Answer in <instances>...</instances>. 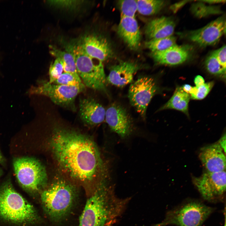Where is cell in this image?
Wrapping results in <instances>:
<instances>
[{"label":"cell","instance_id":"484cf974","mask_svg":"<svg viewBox=\"0 0 226 226\" xmlns=\"http://www.w3.org/2000/svg\"><path fill=\"white\" fill-rule=\"evenodd\" d=\"M214 85L213 81L205 83L198 86L192 87L189 93L190 98L193 100L204 99L209 93Z\"/></svg>","mask_w":226,"mask_h":226},{"label":"cell","instance_id":"d6986e66","mask_svg":"<svg viewBox=\"0 0 226 226\" xmlns=\"http://www.w3.org/2000/svg\"><path fill=\"white\" fill-rule=\"evenodd\" d=\"M175 26V22L172 19L162 16L149 22L146 26L145 33L150 40L165 38L173 35Z\"/></svg>","mask_w":226,"mask_h":226},{"label":"cell","instance_id":"2e32d148","mask_svg":"<svg viewBox=\"0 0 226 226\" xmlns=\"http://www.w3.org/2000/svg\"><path fill=\"white\" fill-rule=\"evenodd\" d=\"M105 111L103 106L92 98L79 100L80 117L86 125L94 126L102 122L105 119Z\"/></svg>","mask_w":226,"mask_h":226},{"label":"cell","instance_id":"603a6c76","mask_svg":"<svg viewBox=\"0 0 226 226\" xmlns=\"http://www.w3.org/2000/svg\"><path fill=\"white\" fill-rule=\"evenodd\" d=\"M176 37L172 35L163 38L150 40L145 43L146 47L152 52L163 51L176 44Z\"/></svg>","mask_w":226,"mask_h":226},{"label":"cell","instance_id":"6da1fadb","mask_svg":"<svg viewBox=\"0 0 226 226\" xmlns=\"http://www.w3.org/2000/svg\"><path fill=\"white\" fill-rule=\"evenodd\" d=\"M50 144L58 164L71 177L82 182L92 183L96 188L107 183L108 167L90 138L74 131L57 127Z\"/></svg>","mask_w":226,"mask_h":226},{"label":"cell","instance_id":"1f68e13d","mask_svg":"<svg viewBox=\"0 0 226 226\" xmlns=\"http://www.w3.org/2000/svg\"><path fill=\"white\" fill-rule=\"evenodd\" d=\"M189 1H183L176 3L172 5L170 8V9L174 12H176L180 8L186 4Z\"/></svg>","mask_w":226,"mask_h":226},{"label":"cell","instance_id":"ba28073f","mask_svg":"<svg viewBox=\"0 0 226 226\" xmlns=\"http://www.w3.org/2000/svg\"><path fill=\"white\" fill-rule=\"evenodd\" d=\"M85 87L67 86L42 82L36 86H32L28 91L30 95H43L49 98L55 104L75 110V100Z\"/></svg>","mask_w":226,"mask_h":226},{"label":"cell","instance_id":"f546056e","mask_svg":"<svg viewBox=\"0 0 226 226\" xmlns=\"http://www.w3.org/2000/svg\"><path fill=\"white\" fill-rule=\"evenodd\" d=\"M80 0H50L48 3L51 6L59 8L68 9H76L83 3Z\"/></svg>","mask_w":226,"mask_h":226},{"label":"cell","instance_id":"d590c367","mask_svg":"<svg viewBox=\"0 0 226 226\" xmlns=\"http://www.w3.org/2000/svg\"><path fill=\"white\" fill-rule=\"evenodd\" d=\"M201 2L204 3H223L225 1L224 0H206V1H201Z\"/></svg>","mask_w":226,"mask_h":226},{"label":"cell","instance_id":"4dcf8cb0","mask_svg":"<svg viewBox=\"0 0 226 226\" xmlns=\"http://www.w3.org/2000/svg\"><path fill=\"white\" fill-rule=\"evenodd\" d=\"M226 46L223 45L213 52L222 66L226 69Z\"/></svg>","mask_w":226,"mask_h":226},{"label":"cell","instance_id":"8992f818","mask_svg":"<svg viewBox=\"0 0 226 226\" xmlns=\"http://www.w3.org/2000/svg\"><path fill=\"white\" fill-rule=\"evenodd\" d=\"M77 73L83 84L93 89L106 92V78L102 62L90 56L79 44L70 46Z\"/></svg>","mask_w":226,"mask_h":226},{"label":"cell","instance_id":"5b68a950","mask_svg":"<svg viewBox=\"0 0 226 226\" xmlns=\"http://www.w3.org/2000/svg\"><path fill=\"white\" fill-rule=\"evenodd\" d=\"M13 164L17 181L27 193L35 196L44 189L47 175L44 167L37 159L30 157L17 158L14 159Z\"/></svg>","mask_w":226,"mask_h":226},{"label":"cell","instance_id":"5bb4252c","mask_svg":"<svg viewBox=\"0 0 226 226\" xmlns=\"http://www.w3.org/2000/svg\"><path fill=\"white\" fill-rule=\"evenodd\" d=\"M136 63L121 62L110 68L106 82L119 87H123L132 82L134 75L141 68Z\"/></svg>","mask_w":226,"mask_h":226},{"label":"cell","instance_id":"836d02e7","mask_svg":"<svg viewBox=\"0 0 226 226\" xmlns=\"http://www.w3.org/2000/svg\"><path fill=\"white\" fill-rule=\"evenodd\" d=\"M218 144L220 146L224 153L226 151V135H223L218 141Z\"/></svg>","mask_w":226,"mask_h":226},{"label":"cell","instance_id":"44dd1931","mask_svg":"<svg viewBox=\"0 0 226 226\" xmlns=\"http://www.w3.org/2000/svg\"><path fill=\"white\" fill-rule=\"evenodd\" d=\"M50 48V54L62 62L64 72L78 74L74 57L71 52L62 51L52 46Z\"/></svg>","mask_w":226,"mask_h":226},{"label":"cell","instance_id":"ffe728a7","mask_svg":"<svg viewBox=\"0 0 226 226\" xmlns=\"http://www.w3.org/2000/svg\"><path fill=\"white\" fill-rule=\"evenodd\" d=\"M190 98L189 94L183 91L181 87H178L170 99L159 110L173 109L181 111L188 116Z\"/></svg>","mask_w":226,"mask_h":226},{"label":"cell","instance_id":"4fadbf2b","mask_svg":"<svg viewBox=\"0 0 226 226\" xmlns=\"http://www.w3.org/2000/svg\"><path fill=\"white\" fill-rule=\"evenodd\" d=\"M85 52L91 57L102 62L110 58L113 52L105 38L90 34L84 36L79 44Z\"/></svg>","mask_w":226,"mask_h":226},{"label":"cell","instance_id":"277c9868","mask_svg":"<svg viewBox=\"0 0 226 226\" xmlns=\"http://www.w3.org/2000/svg\"><path fill=\"white\" fill-rule=\"evenodd\" d=\"M76 196L74 187L62 180L55 181L40 193L44 211L49 217L55 221L60 220L67 214Z\"/></svg>","mask_w":226,"mask_h":226},{"label":"cell","instance_id":"e0dca14e","mask_svg":"<svg viewBox=\"0 0 226 226\" xmlns=\"http://www.w3.org/2000/svg\"><path fill=\"white\" fill-rule=\"evenodd\" d=\"M190 55L189 49L186 46L177 44L163 51L152 52L155 62L160 64L174 66L186 61Z\"/></svg>","mask_w":226,"mask_h":226},{"label":"cell","instance_id":"cb8c5ba5","mask_svg":"<svg viewBox=\"0 0 226 226\" xmlns=\"http://www.w3.org/2000/svg\"><path fill=\"white\" fill-rule=\"evenodd\" d=\"M205 66L206 69L210 74L225 77L226 69L220 64L213 52L207 58Z\"/></svg>","mask_w":226,"mask_h":226},{"label":"cell","instance_id":"7402d4cb","mask_svg":"<svg viewBox=\"0 0 226 226\" xmlns=\"http://www.w3.org/2000/svg\"><path fill=\"white\" fill-rule=\"evenodd\" d=\"M137 11L144 15L154 14L160 11L164 6L165 2L163 0H136Z\"/></svg>","mask_w":226,"mask_h":226},{"label":"cell","instance_id":"8fae6325","mask_svg":"<svg viewBox=\"0 0 226 226\" xmlns=\"http://www.w3.org/2000/svg\"><path fill=\"white\" fill-rule=\"evenodd\" d=\"M225 25L224 17L221 16L202 28L190 31L187 37L202 47L214 45L225 33Z\"/></svg>","mask_w":226,"mask_h":226},{"label":"cell","instance_id":"3957f363","mask_svg":"<svg viewBox=\"0 0 226 226\" xmlns=\"http://www.w3.org/2000/svg\"><path fill=\"white\" fill-rule=\"evenodd\" d=\"M0 219L20 226H32L39 220L33 205L7 180L0 186Z\"/></svg>","mask_w":226,"mask_h":226},{"label":"cell","instance_id":"83f0119b","mask_svg":"<svg viewBox=\"0 0 226 226\" xmlns=\"http://www.w3.org/2000/svg\"><path fill=\"white\" fill-rule=\"evenodd\" d=\"M199 3L194 5L192 7L193 12L198 17H203L210 14L218 13L221 12L218 8L207 6L201 2Z\"/></svg>","mask_w":226,"mask_h":226},{"label":"cell","instance_id":"52a82bcc","mask_svg":"<svg viewBox=\"0 0 226 226\" xmlns=\"http://www.w3.org/2000/svg\"><path fill=\"white\" fill-rule=\"evenodd\" d=\"M213 209L199 201H187L169 211L163 220L154 226H201Z\"/></svg>","mask_w":226,"mask_h":226},{"label":"cell","instance_id":"4316f807","mask_svg":"<svg viewBox=\"0 0 226 226\" xmlns=\"http://www.w3.org/2000/svg\"><path fill=\"white\" fill-rule=\"evenodd\" d=\"M118 5L121 13V17H135L137 10L136 0H120Z\"/></svg>","mask_w":226,"mask_h":226},{"label":"cell","instance_id":"30bf717a","mask_svg":"<svg viewBox=\"0 0 226 226\" xmlns=\"http://www.w3.org/2000/svg\"><path fill=\"white\" fill-rule=\"evenodd\" d=\"M194 184L205 200L216 202L223 199L226 191L225 170L207 172L193 179Z\"/></svg>","mask_w":226,"mask_h":226},{"label":"cell","instance_id":"e575fe53","mask_svg":"<svg viewBox=\"0 0 226 226\" xmlns=\"http://www.w3.org/2000/svg\"><path fill=\"white\" fill-rule=\"evenodd\" d=\"M192 87L190 85L185 84L181 87V88L183 91L189 94L192 89Z\"/></svg>","mask_w":226,"mask_h":226},{"label":"cell","instance_id":"d4e9b609","mask_svg":"<svg viewBox=\"0 0 226 226\" xmlns=\"http://www.w3.org/2000/svg\"><path fill=\"white\" fill-rule=\"evenodd\" d=\"M67 86L85 87L78 74L63 72L53 83Z\"/></svg>","mask_w":226,"mask_h":226},{"label":"cell","instance_id":"9c48e42d","mask_svg":"<svg viewBox=\"0 0 226 226\" xmlns=\"http://www.w3.org/2000/svg\"><path fill=\"white\" fill-rule=\"evenodd\" d=\"M158 88L154 79L148 76L138 78L129 87L128 97L130 104L143 119L145 118L148 107Z\"/></svg>","mask_w":226,"mask_h":226},{"label":"cell","instance_id":"f35d334b","mask_svg":"<svg viewBox=\"0 0 226 226\" xmlns=\"http://www.w3.org/2000/svg\"><path fill=\"white\" fill-rule=\"evenodd\" d=\"M225 224L224 226H226V223H225Z\"/></svg>","mask_w":226,"mask_h":226},{"label":"cell","instance_id":"9a60e30c","mask_svg":"<svg viewBox=\"0 0 226 226\" xmlns=\"http://www.w3.org/2000/svg\"><path fill=\"white\" fill-rule=\"evenodd\" d=\"M199 157L207 172H214L225 170L226 157L223 151L218 143L201 148Z\"/></svg>","mask_w":226,"mask_h":226},{"label":"cell","instance_id":"f1b7e54d","mask_svg":"<svg viewBox=\"0 0 226 226\" xmlns=\"http://www.w3.org/2000/svg\"><path fill=\"white\" fill-rule=\"evenodd\" d=\"M63 66L62 61L56 58L50 65L49 69V80L48 82L53 83L63 73Z\"/></svg>","mask_w":226,"mask_h":226},{"label":"cell","instance_id":"7c38bea8","mask_svg":"<svg viewBox=\"0 0 226 226\" xmlns=\"http://www.w3.org/2000/svg\"><path fill=\"white\" fill-rule=\"evenodd\" d=\"M105 119L111 130L121 137L128 136L131 132L132 122L126 110L117 104H113L105 111Z\"/></svg>","mask_w":226,"mask_h":226},{"label":"cell","instance_id":"7a4b0ae2","mask_svg":"<svg viewBox=\"0 0 226 226\" xmlns=\"http://www.w3.org/2000/svg\"><path fill=\"white\" fill-rule=\"evenodd\" d=\"M128 201V199L117 198L107 183L102 185L87 200L78 226H112Z\"/></svg>","mask_w":226,"mask_h":226},{"label":"cell","instance_id":"ac0fdd59","mask_svg":"<svg viewBox=\"0 0 226 226\" xmlns=\"http://www.w3.org/2000/svg\"><path fill=\"white\" fill-rule=\"evenodd\" d=\"M118 33L131 49L135 50L138 48L141 40V33L135 17H121Z\"/></svg>","mask_w":226,"mask_h":226},{"label":"cell","instance_id":"8d00e7d4","mask_svg":"<svg viewBox=\"0 0 226 226\" xmlns=\"http://www.w3.org/2000/svg\"><path fill=\"white\" fill-rule=\"evenodd\" d=\"M4 161V159L0 151V163L3 164Z\"/></svg>","mask_w":226,"mask_h":226},{"label":"cell","instance_id":"74e56055","mask_svg":"<svg viewBox=\"0 0 226 226\" xmlns=\"http://www.w3.org/2000/svg\"><path fill=\"white\" fill-rule=\"evenodd\" d=\"M2 171L0 169V177L2 175Z\"/></svg>","mask_w":226,"mask_h":226},{"label":"cell","instance_id":"d6a6232c","mask_svg":"<svg viewBox=\"0 0 226 226\" xmlns=\"http://www.w3.org/2000/svg\"><path fill=\"white\" fill-rule=\"evenodd\" d=\"M194 82L196 86H198L205 83L204 78L201 76H196L194 80Z\"/></svg>","mask_w":226,"mask_h":226}]
</instances>
